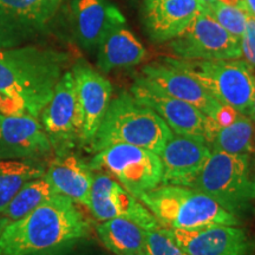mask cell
<instances>
[{"mask_svg":"<svg viewBox=\"0 0 255 255\" xmlns=\"http://www.w3.org/2000/svg\"><path fill=\"white\" fill-rule=\"evenodd\" d=\"M90 223L70 197L55 194L0 232V255H33L89 237Z\"/></svg>","mask_w":255,"mask_h":255,"instance_id":"obj_1","label":"cell"},{"mask_svg":"<svg viewBox=\"0 0 255 255\" xmlns=\"http://www.w3.org/2000/svg\"><path fill=\"white\" fill-rule=\"evenodd\" d=\"M69 60L66 53L36 46L0 49V95L20 114L40 116Z\"/></svg>","mask_w":255,"mask_h":255,"instance_id":"obj_2","label":"cell"},{"mask_svg":"<svg viewBox=\"0 0 255 255\" xmlns=\"http://www.w3.org/2000/svg\"><path fill=\"white\" fill-rule=\"evenodd\" d=\"M173 135L159 115L142 104L131 92L111 98L90 148L96 152L111 144H131L161 154Z\"/></svg>","mask_w":255,"mask_h":255,"instance_id":"obj_3","label":"cell"},{"mask_svg":"<svg viewBox=\"0 0 255 255\" xmlns=\"http://www.w3.org/2000/svg\"><path fill=\"white\" fill-rule=\"evenodd\" d=\"M138 200L154 214L162 227L194 229L210 225L240 226V218L214 199L195 189L176 184H159Z\"/></svg>","mask_w":255,"mask_h":255,"instance_id":"obj_4","label":"cell"},{"mask_svg":"<svg viewBox=\"0 0 255 255\" xmlns=\"http://www.w3.org/2000/svg\"><path fill=\"white\" fill-rule=\"evenodd\" d=\"M163 59L195 78L221 104L242 115H250L255 92V72L244 59Z\"/></svg>","mask_w":255,"mask_h":255,"instance_id":"obj_5","label":"cell"},{"mask_svg":"<svg viewBox=\"0 0 255 255\" xmlns=\"http://www.w3.org/2000/svg\"><path fill=\"white\" fill-rule=\"evenodd\" d=\"M191 188L214 199L232 214H246L255 200L254 180L250 174V155L212 150Z\"/></svg>","mask_w":255,"mask_h":255,"instance_id":"obj_6","label":"cell"},{"mask_svg":"<svg viewBox=\"0 0 255 255\" xmlns=\"http://www.w3.org/2000/svg\"><path fill=\"white\" fill-rule=\"evenodd\" d=\"M92 170H102L138 199L162 183V161L158 154L131 144H111L96 151Z\"/></svg>","mask_w":255,"mask_h":255,"instance_id":"obj_7","label":"cell"},{"mask_svg":"<svg viewBox=\"0 0 255 255\" xmlns=\"http://www.w3.org/2000/svg\"><path fill=\"white\" fill-rule=\"evenodd\" d=\"M168 46L173 55L181 59L241 58L240 39L232 36L203 9L182 33L169 41Z\"/></svg>","mask_w":255,"mask_h":255,"instance_id":"obj_8","label":"cell"},{"mask_svg":"<svg viewBox=\"0 0 255 255\" xmlns=\"http://www.w3.org/2000/svg\"><path fill=\"white\" fill-rule=\"evenodd\" d=\"M41 126L57 155L69 152L81 142L82 116L71 71L57 83L52 97L40 114Z\"/></svg>","mask_w":255,"mask_h":255,"instance_id":"obj_9","label":"cell"},{"mask_svg":"<svg viewBox=\"0 0 255 255\" xmlns=\"http://www.w3.org/2000/svg\"><path fill=\"white\" fill-rule=\"evenodd\" d=\"M130 92L137 101L156 111L174 133L209 139L215 122L194 105L164 94L142 76L135 78Z\"/></svg>","mask_w":255,"mask_h":255,"instance_id":"obj_10","label":"cell"},{"mask_svg":"<svg viewBox=\"0 0 255 255\" xmlns=\"http://www.w3.org/2000/svg\"><path fill=\"white\" fill-rule=\"evenodd\" d=\"M62 0H0V49L19 47L45 28Z\"/></svg>","mask_w":255,"mask_h":255,"instance_id":"obj_11","label":"cell"},{"mask_svg":"<svg viewBox=\"0 0 255 255\" xmlns=\"http://www.w3.org/2000/svg\"><path fill=\"white\" fill-rule=\"evenodd\" d=\"M88 208L94 218L100 221L124 218L131 220L143 229L161 226L141 201L105 173L94 175Z\"/></svg>","mask_w":255,"mask_h":255,"instance_id":"obj_12","label":"cell"},{"mask_svg":"<svg viewBox=\"0 0 255 255\" xmlns=\"http://www.w3.org/2000/svg\"><path fill=\"white\" fill-rule=\"evenodd\" d=\"M142 77L158 90L187 102L202 111L218 126L226 105L216 101L195 78L162 58L142 69Z\"/></svg>","mask_w":255,"mask_h":255,"instance_id":"obj_13","label":"cell"},{"mask_svg":"<svg viewBox=\"0 0 255 255\" xmlns=\"http://www.w3.org/2000/svg\"><path fill=\"white\" fill-rule=\"evenodd\" d=\"M52 151L49 137L37 117L0 111V161H34Z\"/></svg>","mask_w":255,"mask_h":255,"instance_id":"obj_14","label":"cell"},{"mask_svg":"<svg viewBox=\"0 0 255 255\" xmlns=\"http://www.w3.org/2000/svg\"><path fill=\"white\" fill-rule=\"evenodd\" d=\"M188 255H253L254 242L240 226L210 225L194 229H169Z\"/></svg>","mask_w":255,"mask_h":255,"instance_id":"obj_15","label":"cell"},{"mask_svg":"<svg viewBox=\"0 0 255 255\" xmlns=\"http://www.w3.org/2000/svg\"><path fill=\"white\" fill-rule=\"evenodd\" d=\"M71 72L82 116L81 143L90 146L113 98V85L83 60L73 65Z\"/></svg>","mask_w":255,"mask_h":255,"instance_id":"obj_16","label":"cell"},{"mask_svg":"<svg viewBox=\"0 0 255 255\" xmlns=\"http://www.w3.org/2000/svg\"><path fill=\"white\" fill-rule=\"evenodd\" d=\"M212 152L205 137L171 135L159 154L162 183L191 187Z\"/></svg>","mask_w":255,"mask_h":255,"instance_id":"obj_17","label":"cell"},{"mask_svg":"<svg viewBox=\"0 0 255 255\" xmlns=\"http://www.w3.org/2000/svg\"><path fill=\"white\" fill-rule=\"evenodd\" d=\"M71 19L78 45L89 52L97 50L115 24L126 21L120 9L109 0H72Z\"/></svg>","mask_w":255,"mask_h":255,"instance_id":"obj_18","label":"cell"},{"mask_svg":"<svg viewBox=\"0 0 255 255\" xmlns=\"http://www.w3.org/2000/svg\"><path fill=\"white\" fill-rule=\"evenodd\" d=\"M199 0H163L144 6V26L151 41L169 43L202 11Z\"/></svg>","mask_w":255,"mask_h":255,"instance_id":"obj_19","label":"cell"},{"mask_svg":"<svg viewBox=\"0 0 255 255\" xmlns=\"http://www.w3.org/2000/svg\"><path fill=\"white\" fill-rule=\"evenodd\" d=\"M90 165L78 156L70 154L57 155L50 162L44 176L57 194H62L76 203L89 206L94 174Z\"/></svg>","mask_w":255,"mask_h":255,"instance_id":"obj_20","label":"cell"},{"mask_svg":"<svg viewBox=\"0 0 255 255\" xmlns=\"http://www.w3.org/2000/svg\"><path fill=\"white\" fill-rule=\"evenodd\" d=\"M148 52L127 21L115 24L97 47V68L103 73L130 69L144 62Z\"/></svg>","mask_w":255,"mask_h":255,"instance_id":"obj_21","label":"cell"},{"mask_svg":"<svg viewBox=\"0 0 255 255\" xmlns=\"http://www.w3.org/2000/svg\"><path fill=\"white\" fill-rule=\"evenodd\" d=\"M97 234L104 246L115 255L146 254L144 229L131 220H105L97 226Z\"/></svg>","mask_w":255,"mask_h":255,"instance_id":"obj_22","label":"cell"},{"mask_svg":"<svg viewBox=\"0 0 255 255\" xmlns=\"http://www.w3.org/2000/svg\"><path fill=\"white\" fill-rule=\"evenodd\" d=\"M208 143L212 150L233 155H250L255 150V123L238 114L231 123L213 128Z\"/></svg>","mask_w":255,"mask_h":255,"instance_id":"obj_23","label":"cell"},{"mask_svg":"<svg viewBox=\"0 0 255 255\" xmlns=\"http://www.w3.org/2000/svg\"><path fill=\"white\" fill-rule=\"evenodd\" d=\"M55 194L57 193L45 176L28 181L0 213V232L9 223L24 218Z\"/></svg>","mask_w":255,"mask_h":255,"instance_id":"obj_24","label":"cell"},{"mask_svg":"<svg viewBox=\"0 0 255 255\" xmlns=\"http://www.w3.org/2000/svg\"><path fill=\"white\" fill-rule=\"evenodd\" d=\"M44 174L45 168L32 159L0 161V213L25 183Z\"/></svg>","mask_w":255,"mask_h":255,"instance_id":"obj_25","label":"cell"},{"mask_svg":"<svg viewBox=\"0 0 255 255\" xmlns=\"http://www.w3.org/2000/svg\"><path fill=\"white\" fill-rule=\"evenodd\" d=\"M202 8L232 36L240 39L246 25V6H232L216 1Z\"/></svg>","mask_w":255,"mask_h":255,"instance_id":"obj_26","label":"cell"},{"mask_svg":"<svg viewBox=\"0 0 255 255\" xmlns=\"http://www.w3.org/2000/svg\"><path fill=\"white\" fill-rule=\"evenodd\" d=\"M146 255H188L177 245L168 228L144 229Z\"/></svg>","mask_w":255,"mask_h":255,"instance_id":"obj_27","label":"cell"},{"mask_svg":"<svg viewBox=\"0 0 255 255\" xmlns=\"http://www.w3.org/2000/svg\"><path fill=\"white\" fill-rule=\"evenodd\" d=\"M241 57L255 70V18L247 11L245 31L240 38Z\"/></svg>","mask_w":255,"mask_h":255,"instance_id":"obj_28","label":"cell"},{"mask_svg":"<svg viewBox=\"0 0 255 255\" xmlns=\"http://www.w3.org/2000/svg\"><path fill=\"white\" fill-rule=\"evenodd\" d=\"M0 111L5 114H20L15 105L1 95H0Z\"/></svg>","mask_w":255,"mask_h":255,"instance_id":"obj_29","label":"cell"},{"mask_svg":"<svg viewBox=\"0 0 255 255\" xmlns=\"http://www.w3.org/2000/svg\"><path fill=\"white\" fill-rule=\"evenodd\" d=\"M244 4L247 11L255 18V0H244Z\"/></svg>","mask_w":255,"mask_h":255,"instance_id":"obj_30","label":"cell"},{"mask_svg":"<svg viewBox=\"0 0 255 255\" xmlns=\"http://www.w3.org/2000/svg\"><path fill=\"white\" fill-rule=\"evenodd\" d=\"M248 116H250V119L255 123V92H254V96H253V102H252L250 115H248Z\"/></svg>","mask_w":255,"mask_h":255,"instance_id":"obj_31","label":"cell"},{"mask_svg":"<svg viewBox=\"0 0 255 255\" xmlns=\"http://www.w3.org/2000/svg\"><path fill=\"white\" fill-rule=\"evenodd\" d=\"M199 1L202 4V7L203 6H207V5H210V4H214V2L219 1V0H199Z\"/></svg>","mask_w":255,"mask_h":255,"instance_id":"obj_32","label":"cell"},{"mask_svg":"<svg viewBox=\"0 0 255 255\" xmlns=\"http://www.w3.org/2000/svg\"><path fill=\"white\" fill-rule=\"evenodd\" d=\"M159 1H163V0H144V6L155 4V2H159Z\"/></svg>","mask_w":255,"mask_h":255,"instance_id":"obj_33","label":"cell"},{"mask_svg":"<svg viewBox=\"0 0 255 255\" xmlns=\"http://www.w3.org/2000/svg\"><path fill=\"white\" fill-rule=\"evenodd\" d=\"M254 187H255V177H254Z\"/></svg>","mask_w":255,"mask_h":255,"instance_id":"obj_34","label":"cell"},{"mask_svg":"<svg viewBox=\"0 0 255 255\" xmlns=\"http://www.w3.org/2000/svg\"><path fill=\"white\" fill-rule=\"evenodd\" d=\"M143 255H146V254H143Z\"/></svg>","mask_w":255,"mask_h":255,"instance_id":"obj_35","label":"cell"},{"mask_svg":"<svg viewBox=\"0 0 255 255\" xmlns=\"http://www.w3.org/2000/svg\"><path fill=\"white\" fill-rule=\"evenodd\" d=\"M254 152H255V150H254Z\"/></svg>","mask_w":255,"mask_h":255,"instance_id":"obj_36","label":"cell"}]
</instances>
